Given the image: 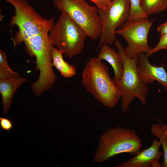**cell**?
<instances>
[{
	"label": "cell",
	"instance_id": "16",
	"mask_svg": "<svg viewBox=\"0 0 167 167\" xmlns=\"http://www.w3.org/2000/svg\"><path fill=\"white\" fill-rule=\"evenodd\" d=\"M130 10L129 17L126 21H133L148 18V16L142 10L140 0H130Z\"/></svg>",
	"mask_w": 167,
	"mask_h": 167
},
{
	"label": "cell",
	"instance_id": "4",
	"mask_svg": "<svg viewBox=\"0 0 167 167\" xmlns=\"http://www.w3.org/2000/svg\"><path fill=\"white\" fill-rule=\"evenodd\" d=\"M114 44L121 55L123 62L122 76L116 81L122 92L121 109L122 112L124 113L135 97L138 98L143 104H146L148 88L147 84L142 81L138 74V55L131 58L126 53L125 47L117 40H115Z\"/></svg>",
	"mask_w": 167,
	"mask_h": 167
},
{
	"label": "cell",
	"instance_id": "12",
	"mask_svg": "<svg viewBox=\"0 0 167 167\" xmlns=\"http://www.w3.org/2000/svg\"><path fill=\"white\" fill-rule=\"evenodd\" d=\"M100 48L97 57L101 60H105L111 65L114 71V79L119 80L122 76L123 67L121 55L108 45H103Z\"/></svg>",
	"mask_w": 167,
	"mask_h": 167
},
{
	"label": "cell",
	"instance_id": "13",
	"mask_svg": "<svg viewBox=\"0 0 167 167\" xmlns=\"http://www.w3.org/2000/svg\"><path fill=\"white\" fill-rule=\"evenodd\" d=\"M63 53L54 47L52 53V64L59 71L64 77L71 78L76 74L75 67L64 60Z\"/></svg>",
	"mask_w": 167,
	"mask_h": 167
},
{
	"label": "cell",
	"instance_id": "5",
	"mask_svg": "<svg viewBox=\"0 0 167 167\" xmlns=\"http://www.w3.org/2000/svg\"><path fill=\"white\" fill-rule=\"evenodd\" d=\"M49 37L54 47L71 59L82 51L87 36L67 14L61 13Z\"/></svg>",
	"mask_w": 167,
	"mask_h": 167
},
{
	"label": "cell",
	"instance_id": "3",
	"mask_svg": "<svg viewBox=\"0 0 167 167\" xmlns=\"http://www.w3.org/2000/svg\"><path fill=\"white\" fill-rule=\"evenodd\" d=\"M142 147V140L135 131L121 126L111 128L101 136L92 161L103 163L122 153L135 155Z\"/></svg>",
	"mask_w": 167,
	"mask_h": 167
},
{
	"label": "cell",
	"instance_id": "14",
	"mask_svg": "<svg viewBox=\"0 0 167 167\" xmlns=\"http://www.w3.org/2000/svg\"><path fill=\"white\" fill-rule=\"evenodd\" d=\"M140 2L142 10L148 16L163 11L167 7V0H140Z\"/></svg>",
	"mask_w": 167,
	"mask_h": 167
},
{
	"label": "cell",
	"instance_id": "18",
	"mask_svg": "<svg viewBox=\"0 0 167 167\" xmlns=\"http://www.w3.org/2000/svg\"><path fill=\"white\" fill-rule=\"evenodd\" d=\"M20 77L18 73L12 69L0 67V78H17Z\"/></svg>",
	"mask_w": 167,
	"mask_h": 167
},
{
	"label": "cell",
	"instance_id": "8",
	"mask_svg": "<svg viewBox=\"0 0 167 167\" xmlns=\"http://www.w3.org/2000/svg\"><path fill=\"white\" fill-rule=\"evenodd\" d=\"M154 20L145 18L126 21L121 28L116 31V34L121 35L126 41L127 46L125 48V51L130 58H133L140 53L147 54L152 49L148 45V37Z\"/></svg>",
	"mask_w": 167,
	"mask_h": 167
},
{
	"label": "cell",
	"instance_id": "9",
	"mask_svg": "<svg viewBox=\"0 0 167 167\" xmlns=\"http://www.w3.org/2000/svg\"><path fill=\"white\" fill-rule=\"evenodd\" d=\"M148 57L143 53L138 54L137 68L140 78L146 84H152L155 81H158L167 92V71L163 64L159 66L152 65Z\"/></svg>",
	"mask_w": 167,
	"mask_h": 167
},
{
	"label": "cell",
	"instance_id": "23",
	"mask_svg": "<svg viewBox=\"0 0 167 167\" xmlns=\"http://www.w3.org/2000/svg\"><path fill=\"white\" fill-rule=\"evenodd\" d=\"M161 125L162 126L164 129L165 131V132H166V135H167V124L166 125H164L162 124V123L161 124Z\"/></svg>",
	"mask_w": 167,
	"mask_h": 167
},
{
	"label": "cell",
	"instance_id": "20",
	"mask_svg": "<svg viewBox=\"0 0 167 167\" xmlns=\"http://www.w3.org/2000/svg\"><path fill=\"white\" fill-rule=\"evenodd\" d=\"M93 2L99 10H104L110 3L112 0H89Z\"/></svg>",
	"mask_w": 167,
	"mask_h": 167
},
{
	"label": "cell",
	"instance_id": "6",
	"mask_svg": "<svg viewBox=\"0 0 167 167\" xmlns=\"http://www.w3.org/2000/svg\"><path fill=\"white\" fill-rule=\"evenodd\" d=\"M53 6L67 14L87 37L94 40L100 37L101 23L96 7L84 0H53Z\"/></svg>",
	"mask_w": 167,
	"mask_h": 167
},
{
	"label": "cell",
	"instance_id": "19",
	"mask_svg": "<svg viewBox=\"0 0 167 167\" xmlns=\"http://www.w3.org/2000/svg\"><path fill=\"white\" fill-rule=\"evenodd\" d=\"M0 126L3 131H9L13 127L12 121L9 118L5 117H0Z\"/></svg>",
	"mask_w": 167,
	"mask_h": 167
},
{
	"label": "cell",
	"instance_id": "15",
	"mask_svg": "<svg viewBox=\"0 0 167 167\" xmlns=\"http://www.w3.org/2000/svg\"><path fill=\"white\" fill-rule=\"evenodd\" d=\"M150 131L154 136L159 138L164 152L162 167H167V135L161 125L159 123L152 125Z\"/></svg>",
	"mask_w": 167,
	"mask_h": 167
},
{
	"label": "cell",
	"instance_id": "21",
	"mask_svg": "<svg viewBox=\"0 0 167 167\" xmlns=\"http://www.w3.org/2000/svg\"><path fill=\"white\" fill-rule=\"evenodd\" d=\"M0 67L11 69L7 62L6 53L1 50L0 51Z\"/></svg>",
	"mask_w": 167,
	"mask_h": 167
},
{
	"label": "cell",
	"instance_id": "1",
	"mask_svg": "<svg viewBox=\"0 0 167 167\" xmlns=\"http://www.w3.org/2000/svg\"><path fill=\"white\" fill-rule=\"evenodd\" d=\"M5 0L14 8L10 25L16 26L19 29L12 39L15 46L24 43L27 53L35 57L36 67L48 66L54 47L49 37L55 24L54 18L47 19L41 16L27 0Z\"/></svg>",
	"mask_w": 167,
	"mask_h": 167
},
{
	"label": "cell",
	"instance_id": "17",
	"mask_svg": "<svg viewBox=\"0 0 167 167\" xmlns=\"http://www.w3.org/2000/svg\"><path fill=\"white\" fill-rule=\"evenodd\" d=\"M162 49L167 50V33L161 35L159 41L154 48L147 55L149 56L153 54Z\"/></svg>",
	"mask_w": 167,
	"mask_h": 167
},
{
	"label": "cell",
	"instance_id": "2",
	"mask_svg": "<svg viewBox=\"0 0 167 167\" xmlns=\"http://www.w3.org/2000/svg\"><path fill=\"white\" fill-rule=\"evenodd\" d=\"M81 81L87 92L106 108L114 107L122 97L116 80L110 77L107 66L97 57L91 58L87 62Z\"/></svg>",
	"mask_w": 167,
	"mask_h": 167
},
{
	"label": "cell",
	"instance_id": "11",
	"mask_svg": "<svg viewBox=\"0 0 167 167\" xmlns=\"http://www.w3.org/2000/svg\"><path fill=\"white\" fill-rule=\"evenodd\" d=\"M27 81L21 77L17 78H0V93L2 99V113L9 111L15 93L18 88Z\"/></svg>",
	"mask_w": 167,
	"mask_h": 167
},
{
	"label": "cell",
	"instance_id": "22",
	"mask_svg": "<svg viewBox=\"0 0 167 167\" xmlns=\"http://www.w3.org/2000/svg\"><path fill=\"white\" fill-rule=\"evenodd\" d=\"M157 30L161 35L167 33V20L165 23L160 24Z\"/></svg>",
	"mask_w": 167,
	"mask_h": 167
},
{
	"label": "cell",
	"instance_id": "7",
	"mask_svg": "<svg viewBox=\"0 0 167 167\" xmlns=\"http://www.w3.org/2000/svg\"><path fill=\"white\" fill-rule=\"evenodd\" d=\"M130 7V0H112L105 9L98 10L101 23L99 49L103 45L111 46L114 44L115 31L127 20Z\"/></svg>",
	"mask_w": 167,
	"mask_h": 167
},
{
	"label": "cell",
	"instance_id": "10",
	"mask_svg": "<svg viewBox=\"0 0 167 167\" xmlns=\"http://www.w3.org/2000/svg\"><path fill=\"white\" fill-rule=\"evenodd\" d=\"M160 140L154 139L149 148L140 150L133 158L119 164L117 167H162L159 160L162 155L159 150Z\"/></svg>",
	"mask_w": 167,
	"mask_h": 167
}]
</instances>
